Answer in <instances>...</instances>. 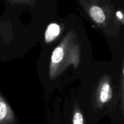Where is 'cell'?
I'll return each instance as SVG.
<instances>
[{"label": "cell", "instance_id": "obj_1", "mask_svg": "<svg viewBox=\"0 0 124 124\" xmlns=\"http://www.w3.org/2000/svg\"><path fill=\"white\" fill-rule=\"evenodd\" d=\"M80 60L81 46L77 33L71 29L52 52L49 68L50 79L57 78L70 66L77 70Z\"/></svg>", "mask_w": 124, "mask_h": 124}, {"label": "cell", "instance_id": "obj_2", "mask_svg": "<svg viewBox=\"0 0 124 124\" xmlns=\"http://www.w3.org/2000/svg\"><path fill=\"white\" fill-rule=\"evenodd\" d=\"M112 97L113 88L111 78L108 76H103L100 79L95 93V102L97 108H102L111 101Z\"/></svg>", "mask_w": 124, "mask_h": 124}, {"label": "cell", "instance_id": "obj_3", "mask_svg": "<svg viewBox=\"0 0 124 124\" xmlns=\"http://www.w3.org/2000/svg\"><path fill=\"white\" fill-rule=\"evenodd\" d=\"M89 16L93 21L99 26H103L107 21V10L96 3H90L84 6Z\"/></svg>", "mask_w": 124, "mask_h": 124}, {"label": "cell", "instance_id": "obj_4", "mask_svg": "<svg viewBox=\"0 0 124 124\" xmlns=\"http://www.w3.org/2000/svg\"><path fill=\"white\" fill-rule=\"evenodd\" d=\"M14 120L12 109L0 93V124H12Z\"/></svg>", "mask_w": 124, "mask_h": 124}, {"label": "cell", "instance_id": "obj_5", "mask_svg": "<svg viewBox=\"0 0 124 124\" xmlns=\"http://www.w3.org/2000/svg\"><path fill=\"white\" fill-rule=\"evenodd\" d=\"M61 32V27L57 23H51L47 27L45 33V40L46 43H50L54 41Z\"/></svg>", "mask_w": 124, "mask_h": 124}, {"label": "cell", "instance_id": "obj_6", "mask_svg": "<svg viewBox=\"0 0 124 124\" xmlns=\"http://www.w3.org/2000/svg\"><path fill=\"white\" fill-rule=\"evenodd\" d=\"M72 124H85L83 114L78 105H75L73 109Z\"/></svg>", "mask_w": 124, "mask_h": 124}, {"label": "cell", "instance_id": "obj_7", "mask_svg": "<svg viewBox=\"0 0 124 124\" xmlns=\"http://www.w3.org/2000/svg\"><path fill=\"white\" fill-rule=\"evenodd\" d=\"M120 109H121V112H122V114L123 116H124V63H123L122 77Z\"/></svg>", "mask_w": 124, "mask_h": 124}, {"label": "cell", "instance_id": "obj_8", "mask_svg": "<svg viewBox=\"0 0 124 124\" xmlns=\"http://www.w3.org/2000/svg\"><path fill=\"white\" fill-rule=\"evenodd\" d=\"M8 1L13 4H26L34 6L35 5V0H8Z\"/></svg>", "mask_w": 124, "mask_h": 124}, {"label": "cell", "instance_id": "obj_9", "mask_svg": "<svg viewBox=\"0 0 124 124\" xmlns=\"http://www.w3.org/2000/svg\"><path fill=\"white\" fill-rule=\"evenodd\" d=\"M116 17L117 20L121 23L122 24H124V14L120 10H118L116 13Z\"/></svg>", "mask_w": 124, "mask_h": 124}]
</instances>
